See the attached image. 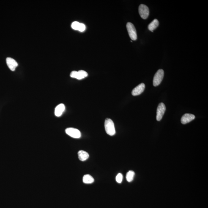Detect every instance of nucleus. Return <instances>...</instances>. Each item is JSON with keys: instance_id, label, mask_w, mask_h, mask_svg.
Segmentation results:
<instances>
[{"instance_id": "obj_17", "label": "nucleus", "mask_w": 208, "mask_h": 208, "mask_svg": "<svg viewBox=\"0 0 208 208\" xmlns=\"http://www.w3.org/2000/svg\"><path fill=\"white\" fill-rule=\"evenodd\" d=\"M80 23L78 22L75 21L72 23V27L73 29L77 30H78L79 26Z\"/></svg>"}, {"instance_id": "obj_8", "label": "nucleus", "mask_w": 208, "mask_h": 208, "mask_svg": "<svg viewBox=\"0 0 208 208\" xmlns=\"http://www.w3.org/2000/svg\"><path fill=\"white\" fill-rule=\"evenodd\" d=\"M145 87V86L144 83H142L139 84L132 90V95L134 96L140 95L144 91Z\"/></svg>"}, {"instance_id": "obj_13", "label": "nucleus", "mask_w": 208, "mask_h": 208, "mask_svg": "<svg viewBox=\"0 0 208 208\" xmlns=\"http://www.w3.org/2000/svg\"><path fill=\"white\" fill-rule=\"evenodd\" d=\"M159 24V21L157 19H155L148 26V28L150 31L153 32V31L155 29Z\"/></svg>"}, {"instance_id": "obj_6", "label": "nucleus", "mask_w": 208, "mask_h": 208, "mask_svg": "<svg viewBox=\"0 0 208 208\" xmlns=\"http://www.w3.org/2000/svg\"><path fill=\"white\" fill-rule=\"evenodd\" d=\"M165 110L166 107L165 104L162 103L159 104L157 108V117H156L157 121H160L161 120L164 114Z\"/></svg>"}, {"instance_id": "obj_5", "label": "nucleus", "mask_w": 208, "mask_h": 208, "mask_svg": "<svg viewBox=\"0 0 208 208\" xmlns=\"http://www.w3.org/2000/svg\"><path fill=\"white\" fill-rule=\"evenodd\" d=\"M65 132L67 135L72 138H79L81 136V132L77 129L69 128L66 129Z\"/></svg>"}, {"instance_id": "obj_12", "label": "nucleus", "mask_w": 208, "mask_h": 208, "mask_svg": "<svg viewBox=\"0 0 208 208\" xmlns=\"http://www.w3.org/2000/svg\"><path fill=\"white\" fill-rule=\"evenodd\" d=\"M78 158L81 161H84L89 158V155L87 152L83 150H80L78 152Z\"/></svg>"}, {"instance_id": "obj_10", "label": "nucleus", "mask_w": 208, "mask_h": 208, "mask_svg": "<svg viewBox=\"0 0 208 208\" xmlns=\"http://www.w3.org/2000/svg\"><path fill=\"white\" fill-rule=\"evenodd\" d=\"M195 119L194 115L186 113L182 116L181 119V122L182 124H186L193 120Z\"/></svg>"}, {"instance_id": "obj_15", "label": "nucleus", "mask_w": 208, "mask_h": 208, "mask_svg": "<svg viewBox=\"0 0 208 208\" xmlns=\"http://www.w3.org/2000/svg\"><path fill=\"white\" fill-rule=\"evenodd\" d=\"M135 176V173L133 171H129L127 173L126 176V179L128 182H131L133 180L134 177Z\"/></svg>"}, {"instance_id": "obj_1", "label": "nucleus", "mask_w": 208, "mask_h": 208, "mask_svg": "<svg viewBox=\"0 0 208 208\" xmlns=\"http://www.w3.org/2000/svg\"><path fill=\"white\" fill-rule=\"evenodd\" d=\"M106 132L108 135L113 136L116 133L114 123L111 119H106L105 122Z\"/></svg>"}, {"instance_id": "obj_2", "label": "nucleus", "mask_w": 208, "mask_h": 208, "mask_svg": "<svg viewBox=\"0 0 208 208\" xmlns=\"http://www.w3.org/2000/svg\"><path fill=\"white\" fill-rule=\"evenodd\" d=\"M164 72L163 69H159L154 76L153 80V85L157 86L160 84L163 79Z\"/></svg>"}, {"instance_id": "obj_16", "label": "nucleus", "mask_w": 208, "mask_h": 208, "mask_svg": "<svg viewBox=\"0 0 208 208\" xmlns=\"http://www.w3.org/2000/svg\"><path fill=\"white\" fill-rule=\"evenodd\" d=\"M123 176L121 173H119L116 176V180L118 183H121L123 180Z\"/></svg>"}, {"instance_id": "obj_14", "label": "nucleus", "mask_w": 208, "mask_h": 208, "mask_svg": "<svg viewBox=\"0 0 208 208\" xmlns=\"http://www.w3.org/2000/svg\"><path fill=\"white\" fill-rule=\"evenodd\" d=\"M94 182V179L89 175H84L83 177V182L84 184H91Z\"/></svg>"}, {"instance_id": "obj_11", "label": "nucleus", "mask_w": 208, "mask_h": 208, "mask_svg": "<svg viewBox=\"0 0 208 208\" xmlns=\"http://www.w3.org/2000/svg\"><path fill=\"white\" fill-rule=\"evenodd\" d=\"M65 106L63 104H60L58 105L55 110V115L58 117L61 116L65 110Z\"/></svg>"}, {"instance_id": "obj_3", "label": "nucleus", "mask_w": 208, "mask_h": 208, "mask_svg": "<svg viewBox=\"0 0 208 208\" xmlns=\"http://www.w3.org/2000/svg\"><path fill=\"white\" fill-rule=\"evenodd\" d=\"M127 28L130 38L133 41L136 40L137 38L136 31L133 24L131 23H128L127 24Z\"/></svg>"}, {"instance_id": "obj_18", "label": "nucleus", "mask_w": 208, "mask_h": 208, "mask_svg": "<svg viewBox=\"0 0 208 208\" xmlns=\"http://www.w3.org/2000/svg\"><path fill=\"white\" fill-rule=\"evenodd\" d=\"M86 29V26L83 24L80 23L79 26L78 28V30L80 32H83Z\"/></svg>"}, {"instance_id": "obj_9", "label": "nucleus", "mask_w": 208, "mask_h": 208, "mask_svg": "<svg viewBox=\"0 0 208 208\" xmlns=\"http://www.w3.org/2000/svg\"><path fill=\"white\" fill-rule=\"evenodd\" d=\"M6 63L8 67L12 71H15V68L18 66V64L13 58H7L6 59Z\"/></svg>"}, {"instance_id": "obj_4", "label": "nucleus", "mask_w": 208, "mask_h": 208, "mask_svg": "<svg viewBox=\"0 0 208 208\" xmlns=\"http://www.w3.org/2000/svg\"><path fill=\"white\" fill-rule=\"evenodd\" d=\"M139 13L142 18L146 20L149 15V9L147 6L141 4L139 7Z\"/></svg>"}, {"instance_id": "obj_7", "label": "nucleus", "mask_w": 208, "mask_h": 208, "mask_svg": "<svg viewBox=\"0 0 208 208\" xmlns=\"http://www.w3.org/2000/svg\"><path fill=\"white\" fill-rule=\"evenodd\" d=\"M87 72L85 71L80 70L78 72L73 71L70 74V76L72 78H76L78 80H81L88 76Z\"/></svg>"}]
</instances>
